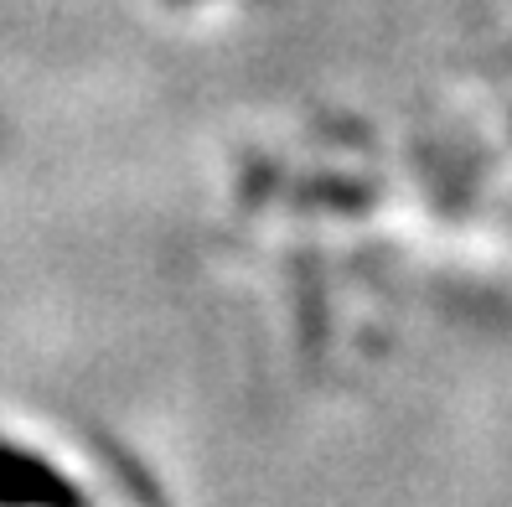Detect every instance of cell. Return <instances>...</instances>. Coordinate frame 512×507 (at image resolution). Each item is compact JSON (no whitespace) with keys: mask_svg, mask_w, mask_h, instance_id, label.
<instances>
[{"mask_svg":"<svg viewBox=\"0 0 512 507\" xmlns=\"http://www.w3.org/2000/svg\"><path fill=\"white\" fill-rule=\"evenodd\" d=\"M0 502L6 507H73V492L42 461L16 456L0 445Z\"/></svg>","mask_w":512,"mask_h":507,"instance_id":"obj_1","label":"cell"}]
</instances>
